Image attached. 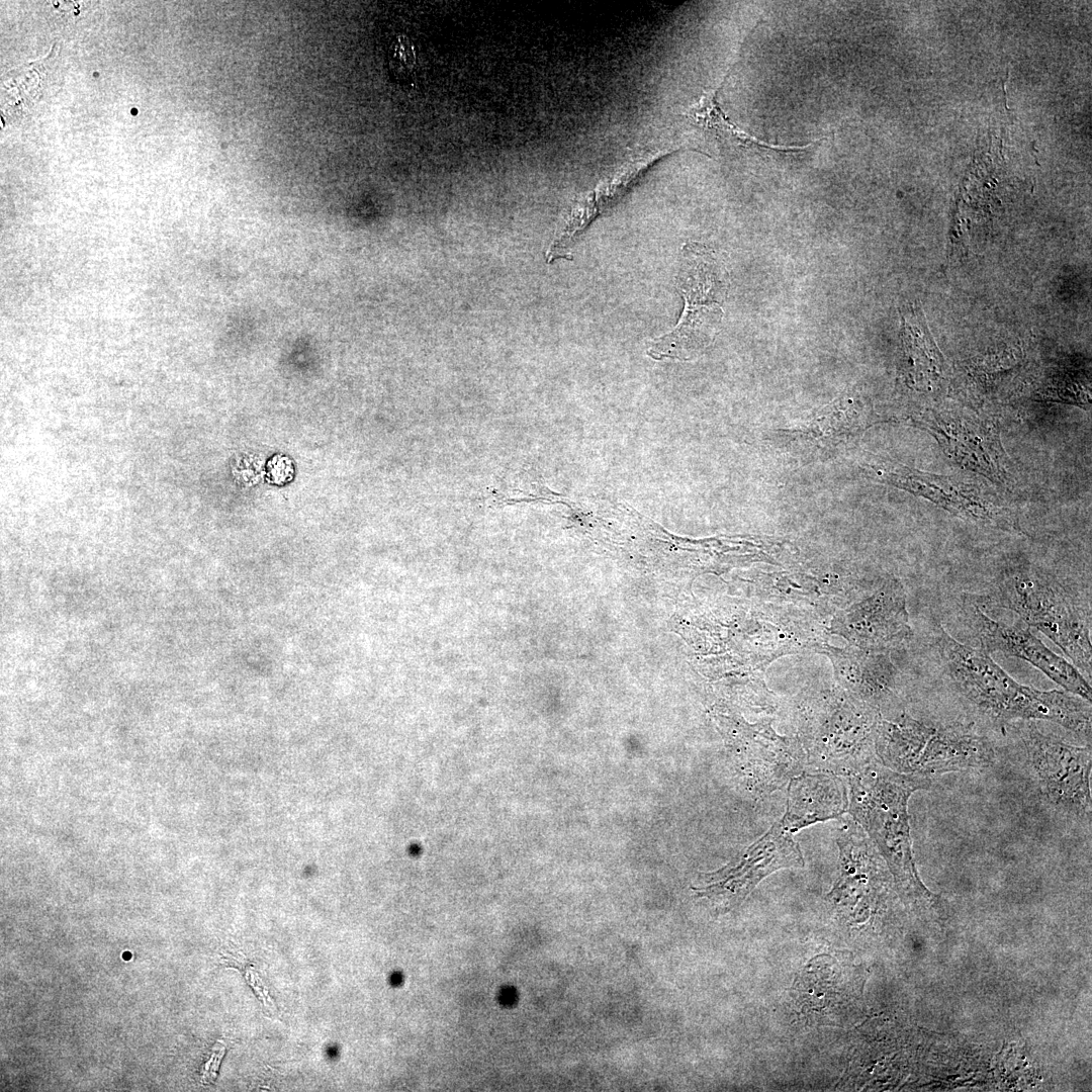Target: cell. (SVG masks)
Here are the masks:
<instances>
[{"mask_svg": "<svg viewBox=\"0 0 1092 1092\" xmlns=\"http://www.w3.org/2000/svg\"><path fill=\"white\" fill-rule=\"evenodd\" d=\"M848 812L888 867L903 903L920 912L940 911L938 896L917 873L910 833L908 802L928 789L929 777L894 771L878 760L847 777Z\"/></svg>", "mask_w": 1092, "mask_h": 1092, "instance_id": "cell-2", "label": "cell"}, {"mask_svg": "<svg viewBox=\"0 0 1092 1092\" xmlns=\"http://www.w3.org/2000/svg\"><path fill=\"white\" fill-rule=\"evenodd\" d=\"M845 962L833 956H817L797 977L793 997L805 1017L814 1022L842 1021L850 1002Z\"/></svg>", "mask_w": 1092, "mask_h": 1092, "instance_id": "cell-10", "label": "cell"}, {"mask_svg": "<svg viewBox=\"0 0 1092 1092\" xmlns=\"http://www.w3.org/2000/svg\"><path fill=\"white\" fill-rule=\"evenodd\" d=\"M724 83L725 81H723V84ZM722 86L704 94L698 102L687 110L684 116L690 123L699 127L706 133L711 134L724 147L744 151H770L779 154H796L806 151L818 142L816 141L801 147H783L765 144L760 140L749 135L734 124L720 107L718 94Z\"/></svg>", "mask_w": 1092, "mask_h": 1092, "instance_id": "cell-12", "label": "cell"}, {"mask_svg": "<svg viewBox=\"0 0 1092 1092\" xmlns=\"http://www.w3.org/2000/svg\"><path fill=\"white\" fill-rule=\"evenodd\" d=\"M967 622L989 654L1001 652L1028 662L1066 692L1091 703L1087 678L1066 658L1053 652L1023 624H1008L987 615L975 601L966 605Z\"/></svg>", "mask_w": 1092, "mask_h": 1092, "instance_id": "cell-8", "label": "cell"}, {"mask_svg": "<svg viewBox=\"0 0 1092 1092\" xmlns=\"http://www.w3.org/2000/svg\"><path fill=\"white\" fill-rule=\"evenodd\" d=\"M836 844L839 874L828 899L841 911L855 912L874 899L884 859L854 820L837 830Z\"/></svg>", "mask_w": 1092, "mask_h": 1092, "instance_id": "cell-9", "label": "cell"}, {"mask_svg": "<svg viewBox=\"0 0 1092 1092\" xmlns=\"http://www.w3.org/2000/svg\"><path fill=\"white\" fill-rule=\"evenodd\" d=\"M935 646L959 693L978 710L999 721L1042 720L1091 737V703L1066 691H1040L1022 685L981 648L964 644L942 627Z\"/></svg>", "mask_w": 1092, "mask_h": 1092, "instance_id": "cell-1", "label": "cell"}, {"mask_svg": "<svg viewBox=\"0 0 1092 1092\" xmlns=\"http://www.w3.org/2000/svg\"><path fill=\"white\" fill-rule=\"evenodd\" d=\"M792 834L781 821L776 822L739 855L735 863L706 875L707 885L697 888V893L729 909L743 902L770 874L804 867L801 848Z\"/></svg>", "mask_w": 1092, "mask_h": 1092, "instance_id": "cell-7", "label": "cell"}, {"mask_svg": "<svg viewBox=\"0 0 1092 1092\" xmlns=\"http://www.w3.org/2000/svg\"><path fill=\"white\" fill-rule=\"evenodd\" d=\"M982 606L1015 613L1045 635L1088 679L1092 673L1091 617L1067 586L1025 563L1004 569Z\"/></svg>", "mask_w": 1092, "mask_h": 1092, "instance_id": "cell-3", "label": "cell"}, {"mask_svg": "<svg viewBox=\"0 0 1092 1092\" xmlns=\"http://www.w3.org/2000/svg\"><path fill=\"white\" fill-rule=\"evenodd\" d=\"M682 256L677 284L685 309L676 327L649 347L656 360L696 357L713 341L723 316L724 284L715 259L696 244L685 246Z\"/></svg>", "mask_w": 1092, "mask_h": 1092, "instance_id": "cell-5", "label": "cell"}, {"mask_svg": "<svg viewBox=\"0 0 1092 1092\" xmlns=\"http://www.w3.org/2000/svg\"><path fill=\"white\" fill-rule=\"evenodd\" d=\"M848 810V792L836 775L800 772L788 785L786 812L780 820L792 833L840 817Z\"/></svg>", "mask_w": 1092, "mask_h": 1092, "instance_id": "cell-11", "label": "cell"}, {"mask_svg": "<svg viewBox=\"0 0 1092 1092\" xmlns=\"http://www.w3.org/2000/svg\"><path fill=\"white\" fill-rule=\"evenodd\" d=\"M247 979H249L250 985L257 992L259 998L264 1002V1004H267V1002H269L273 1005V1001L269 996V993L267 992L264 984L262 985V988H260L262 980L258 978L257 974L252 969L247 971Z\"/></svg>", "mask_w": 1092, "mask_h": 1092, "instance_id": "cell-14", "label": "cell"}, {"mask_svg": "<svg viewBox=\"0 0 1092 1092\" xmlns=\"http://www.w3.org/2000/svg\"><path fill=\"white\" fill-rule=\"evenodd\" d=\"M858 411L852 398L841 397L821 411L802 429L786 432L795 448L814 453L835 447L858 428Z\"/></svg>", "mask_w": 1092, "mask_h": 1092, "instance_id": "cell-13", "label": "cell"}, {"mask_svg": "<svg viewBox=\"0 0 1092 1092\" xmlns=\"http://www.w3.org/2000/svg\"><path fill=\"white\" fill-rule=\"evenodd\" d=\"M1022 741L1028 762L1049 804L1078 817H1091V746H1077L1026 726Z\"/></svg>", "mask_w": 1092, "mask_h": 1092, "instance_id": "cell-6", "label": "cell"}, {"mask_svg": "<svg viewBox=\"0 0 1092 1092\" xmlns=\"http://www.w3.org/2000/svg\"><path fill=\"white\" fill-rule=\"evenodd\" d=\"M876 756L884 766L906 775H932L982 769L995 761L991 741L963 724L938 725L902 715L880 720Z\"/></svg>", "mask_w": 1092, "mask_h": 1092, "instance_id": "cell-4", "label": "cell"}]
</instances>
